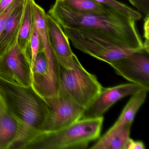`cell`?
I'll return each instance as SVG.
<instances>
[{
    "instance_id": "cell-17",
    "label": "cell",
    "mask_w": 149,
    "mask_h": 149,
    "mask_svg": "<svg viewBox=\"0 0 149 149\" xmlns=\"http://www.w3.org/2000/svg\"><path fill=\"white\" fill-rule=\"evenodd\" d=\"M40 50V37L34 22L33 26L27 49V54L30 61V78L33 64Z\"/></svg>"
},
{
    "instance_id": "cell-11",
    "label": "cell",
    "mask_w": 149,
    "mask_h": 149,
    "mask_svg": "<svg viewBox=\"0 0 149 149\" xmlns=\"http://www.w3.org/2000/svg\"><path fill=\"white\" fill-rule=\"evenodd\" d=\"M21 130L20 124L0 97V149H11Z\"/></svg>"
},
{
    "instance_id": "cell-20",
    "label": "cell",
    "mask_w": 149,
    "mask_h": 149,
    "mask_svg": "<svg viewBox=\"0 0 149 149\" xmlns=\"http://www.w3.org/2000/svg\"><path fill=\"white\" fill-rule=\"evenodd\" d=\"M136 8L137 11L144 15H149V0H128Z\"/></svg>"
},
{
    "instance_id": "cell-19",
    "label": "cell",
    "mask_w": 149,
    "mask_h": 149,
    "mask_svg": "<svg viewBox=\"0 0 149 149\" xmlns=\"http://www.w3.org/2000/svg\"><path fill=\"white\" fill-rule=\"evenodd\" d=\"M25 1V0H15L3 13L0 14V36L4 29L6 22L14 9L20 4Z\"/></svg>"
},
{
    "instance_id": "cell-1",
    "label": "cell",
    "mask_w": 149,
    "mask_h": 149,
    "mask_svg": "<svg viewBox=\"0 0 149 149\" xmlns=\"http://www.w3.org/2000/svg\"><path fill=\"white\" fill-rule=\"evenodd\" d=\"M48 14L61 28L90 31L123 49L133 51L143 48L136 21L115 9L104 14L80 13L56 0Z\"/></svg>"
},
{
    "instance_id": "cell-7",
    "label": "cell",
    "mask_w": 149,
    "mask_h": 149,
    "mask_svg": "<svg viewBox=\"0 0 149 149\" xmlns=\"http://www.w3.org/2000/svg\"><path fill=\"white\" fill-rule=\"evenodd\" d=\"M117 74L149 90V51L134 50L109 63Z\"/></svg>"
},
{
    "instance_id": "cell-12",
    "label": "cell",
    "mask_w": 149,
    "mask_h": 149,
    "mask_svg": "<svg viewBox=\"0 0 149 149\" xmlns=\"http://www.w3.org/2000/svg\"><path fill=\"white\" fill-rule=\"evenodd\" d=\"M25 2V1L17 6L7 19L0 36V57L6 53L17 42Z\"/></svg>"
},
{
    "instance_id": "cell-23",
    "label": "cell",
    "mask_w": 149,
    "mask_h": 149,
    "mask_svg": "<svg viewBox=\"0 0 149 149\" xmlns=\"http://www.w3.org/2000/svg\"><path fill=\"white\" fill-rule=\"evenodd\" d=\"M15 0H1L0 1V14L3 13Z\"/></svg>"
},
{
    "instance_id": "cell-18",
    "label": "cell",
    "mask_w": 149,
    "mask_h": 149,
    "mask_svg": "<svg viewBox=\"0 0 149 149\" xmlns=\"http://www.w3.org/2000/svg\"><path fill=\"white\" fill-rule=\"evenodd\" d=\"M96 1L108 6L138 21L142 18V14L138 11L128 6L117 0H95Z\"/></svg>"
},
{
    "instance_id": "cell-3",
    "label": "cell",
    "mask_w": 149,
    "mask_h": 149,
    "mask_svg": "<svg viewBox=\"0 0 149 149\" xmlns=\"http://www.w3.org/2000/svg\"><path fill=\"white\" fill-rule=\"evenodd\" d=\"M104 118L80 119L55 131L39 132L21 149H84L100 136Z\"/></svg>"
},
{
    "instance_id": "cell-24",
    "label": "cell",
    "mask_w": 149,
    "mask_h": 149,
    "mask_svg": "<svg viewBox=\"0 0 149 149\" xmlns=\"http://www.w3.org/2000/svg\"><path fill=\"white\" fill-rule=\"evenodd\" d=\"M1 1V0H0V1Z\"/></svg>"
},
{
    "instance_id": "cell-21",
    "label": "cell",
    "mask_w": 149,
    "mask_h": 149,
    "mask_svg": "<svg viewBox=\"0 0 149 149\" xmlns=\"http://www.w3.org/2000/svg\"><path fill=\"white\" fill-rule=\"evenodd\" d=\"M143 36L144 48L149 51V15H145L144 19Z\"/></svg>"
},
{
    "instance_id": "cell-6",
    "label": "cell",
    "mask_w": 149,
    "mask_h": 149,
    "mask_svg": "<svg viewBox=\"0 0 149 149\" xmlns=\"http://www.w3.org/2000/svg\"><path fill=\"white\" fill-rule=\"evenodd\" d=\"M48 107V116L41 131H55L71 125L81 119L84 109L59 89L54 96L45 97Z\"/></svg>"
},
{
    "instance_id": "cell-15",
    "label": "cell",
    "mask_w": 149,
    "mask_h": 149,
    "mask_svg": "<svg viewBox=\"0 0 149 149\" xmlns=\"http://www.w3.org/2000/svg\"><path fill=\"white\" fill-rule=\"evenodd\" d=\"M34 1H25L21 25L17 40L19 47L26 54L27 49L34 24L33 3Z\"/></svg>"
},
{
    "instance_id": "cell-9",
    "label": "cell",
    "mask_w": 149,
    "mask_h": 149,
    "mask_svg": "<svg viewBox=\"0 0 149 149\" xmlns=\"http://www.w3.org/2000/svg\"><path fill=\"white\" fill-rule=\"evenodd\" d=\"M0 73L22 85H31L30 61L17 42L0 57Z\"/></svg>"
},
{
    "instance_id": "cell-5",
    "label": "cell",
    "mask_w": 149,
    "mask_h": 149,
    "mask_svg": "<svg viewBox=\"0 0 149 149\" xmlns=\"http://www.w3.org/2000/svg\"><path fill=\"white\" fill-rule=\"evenodd\" d=\"M62 29L75 48L108 64L134 51L123 49L90 31L68 27Z\"/></svg>"
},
{
    "instance_id": "cell-13",
    "label": "cell",
    "mask_w": 149,
    "mask_h": 149,
    "mask_svg": "<svg viewBox=\"0 0 149 149\" xmlns=\"http://www.w3.org/2000/svg\"><path fill=\"white\" fill-rule=\"evenodd\" d=\"M132 125L127 123L116 128L111 127L90 149H125L130 138Z\"/></svg>"
},
{
    "instance_id": "cell-10",
    "label": "cell",
    "mask_w": 149,
    "mask_h": 149,
    "mask_svg": "<svg viewBox=\"0 0 149 149\" xmlns=\"http://www.w3.org/2000/svg\"><path fill=\"white\" fill-rule=\"evenodd\" d=\"M46 21L50 44L60 66L70 68L78 59L71 49L68 38L61 26L48 14Z\"/></svg>"
},
{
    "instance_id": "cell-4",
    "label": "cell",
    "mask_w": 149,
    "mask_h": 149,
    "mask_svg": "<svg viewBox=\"0 0 149 149\" xmlns=\"http://www.w3.org/2000/svg\"><path fill=\"white\" fill-rule=\"evenodd\" d=\"M59 89L85 109L99 94L103 87L97 77L88 72L79 60L69 69L60 66Z\"/></svg>"
},
{
    "instance_id": "cell-14",
    "label": "cell",
    "mask_w": 149,
    "mask_h": 149,
    "mask_svg": "<svg viewBox=\"0 0 149 149\" xmlns=\"http://www.w3.org/2000/svg\"><path fill=\"white\" fill-rule=\"evenodd\" d=\"M148 91L142 88L132 95L118 119L111 127L116 128L125 124H132L137 112L145 101Z\"/></svg>"
},
{
    "instance_id": "cell-16",
    "label": "cell",
    "mask_w": 149,
    "mask_h": 149,
    "mask_svg": "<svg viewBox=\"0 0 149 149\" xmlns=\"http://www.w3.org/2000/svg\"><path fill=\"white\" fill-rule=\"evenodd\" d=\"M61 1L70 10L80 13H106L112 9L95 0H61Z\"/></svg>"
},
{
    "instance_id": "cell-8",
    "label": "cell",
    "mask_w": 149,
    "mask_h": 149,
    "mask_svg": "<svg viewBox=\"0 0 149 149\" xmlns=\"http://www.w3.org/2000/svg\"><path fill=\"white\" fill-rule=\"evenodd\" d=\"M143 88L136 84H125L114 87L103 88L94 100L85 108L81 119L102 117L104 114L117 101L133 95Z\"/></svg>"
},
{
    "instance_id": "cell-22",
    "label": "cell",
    "mask_w": 149,
    "mask_h": 149,
    "mask_svg": "<svg viewBox=\"0 0 149 149\" xmlns=\"http://www.w3.org/2000/svg\"><path fill=\"white\" fill-rule=\"evenodd\" d=\"M146 146L142 141H136L130 138L125 145V149H145Z\"/></svg>"
},
{
    "instance_id": "cell-2",
    "label": "cell",
    "mask_w": 149,
    "mask_h": 149,
    "mask_svg": "<svg viewBox=\"0 0 149 149\" xmlns=\"http://www.w3.org/2000/svg\"><path fill=\"white\" fill-rule=\"evenodd\" d=\"M0 97L21 125L18 140L12 148L20 149L43 129L48 116L47 102L32 85H22L1 73Z\"/></svg>"
}]
</instances>
